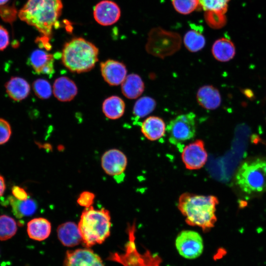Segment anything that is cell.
Returning a JSON list of instances; mask_svg holds the SVG:
<instances>
[{
	"instance_id": "cell-1",
	"label": "cell",
	"mask_w": 266,
	"mask_h": 266,
	"mask_svg": "<svg viewBox=\"0 0 266 266\" xmlns=\"http://www.w3.org/2000/svg\"><path fill=\"white\" fill-rule=\"evenodd\" d=\"M218 203V199L213 196L185 193L179 197L178 207L185 216L187 224L208 231L217 221L215 211Z\"/></svg>"
},
{
	"instance_id": "cell-2",
	"label": "cell",
	"mask_w": 266,
	"mask_h": 266,
	"mask_svg": "<svg viewBox=\"0 0 266 266\" xmlns=\"http://www.w3.org/2000/svg\"><path fill=\"white\" fill-rule=\"evenodd\" d=\"M63 9L62 0H28L18 13L20 19L50 39Z\"/></svg>"
},
{
	"instance_id": "cell-3",
	"label": "cell",
	"mask_w": 266,
	"mask_h": 266,
	"mask_svg": "<svg viewBox=\"0 0 266 266\" xmlns=\"http://www.w3.org/2000/svg\"><path fill=\"white\" fill-rule=\"evenodd\" d=\"M99 49L82 37L72 38L66 43L61 54L63 64L68 70L78 73L91 70L98 61Z\"/></svg>"
},
{
	"instance_id": "cell-4",
	"label": "cell",
	"mask_w": 266,
	"mask_h": 266,
	"mask_svg": "<svg viewBox=\"0 0 266 266\" xmlns=\"http://www.w3.org/2000/svg\"><path fill=\"white\" fill-rule=\"evenodd\" d=\"M110 213L104 208H85L78 225L83 244L89 248L103 243L110 235Z\"/></svg>"
},
{
	"instance_id": "cell-5",
	"label": "cell",
	"mask_w": 266,
	"mask_h": 266,
	"mask_svg": "<svg viewBox=\"0 0 266 266\" xmlns=\"http://www.w3.org/2000/svg\"><path fill=\"white\" fill-rule=\"evenodd\" d=\"M235 183L248 194L266 191V159L257 158L243 162L235 175Z\"/></svg>"
},
{
	"instance_id": "cell-6",
	"label": "cell",
	"mask_w": 266,
	"mask_h": 266,
	"mask_svg": "<svg viewBox=\"0 0 266 266\" xmlns=\"http://www.w3.org/2000/svg\"><path fill=\"white\" fill-rule=\"evenodd\" d=\"M181 45V38L178 33L158 27L149 32L145 47L149 54L164 58L177 52Z\"/></svg>"
},
{
	"instance_id": "cell-7",
	"label": "cell",
	"mask_w": 266,
	"mask_h": 266,
	"mask_svg": "<svg viewBox=\"0 0 266 266\" xmlns=\"http://www.w3.org/2000/svg\"><path fill=\"white\" fill-rule=\"evenodd\" d=\"M196 115L192 112L178 115L166 127L170 143L182 151L181 145L194 137L196 133Z\"/></svg>"
},
{
	"instance_id": "cell-8",
	"label": "cell",
	"mask_w": 266,
	"mask_h": 266,
	"mask_svg": "<svg viewBox=\"0 0 266 266\" xmlns=\"http://www.w3.org/2000/svg\"><path fill=\"white\" fill-rule=\"evenodd\" d=\"M175 247L180 256L187 259L200 257L203 250V241L197 232L191 230L181 231L175 239Z\"/></svg>"
},
{
	"instance_id": "cell-9",
	"label": "cell",
	"mask_w": 266,
	"mask_h": 266,
	"mask_svg": "<svg viewBox=\"0 0 266 266\" xmlns=\"http://www.w3.org/2000/svg\"><path fill=\"white\" fill-rule=\"evenodd\" d=\"M101 164L104 171L107 174L113 176L117 181L123 180L127 158L122 151L116 149L106 151L101 157Z\"/></svg>"
},
{
	"instance_id": "cell-10",
	"label": "cell",
	"mask_w": 266,
	"mask_h": 266,
	"mask_svg": "<svg viewBox=\"0 0 266 266\" xmlns=\"http://www.w3.org/2000/svg\"><path fill=\"white\" fill-rule=\"evenodd\" d=\"M204 146L202 140L197 139L183 148L181 158L186 168L194 170L203 166L207 160Z\"/></svg>"
},
{
	"instance_id": "cell-11",
	"label": "cell",
	"mask_w": 266,
	"mask_h": 266,
	"mask_svg": "<svg viewBox=\"0 0 266 266\" xmlns=\"http://www.w3.org/2000/svg\"><path fill=\"white\" fill-rule=\"evenodd\" d=\"M65 266H104L100 257L89 248L66 251Z\"/></svg>"
},
{
	"instance_id": "cell-12",
	"label": "cell",
	"mask_w": 266,
	"mask_h": 266,
	"mask_svg": "<svg viewBox=\"0 0 266 266\" xmlns=\"http://www.w3.org/2000/svg\"><path fill=\"white\" fill-rule=\"evenodd\" d=\"M93 15L96 21L99 24L110 26L118 21L121 16V10L115 2L103 0L96 5Z\"/></svg>"
},
{
	"instance_id": "cell-13",
	"label": "cell",
	"mask_w": 266,
	"mask_h": 266,
	"mask_svg": "<svg viewBox=\"0 0 266 266\" xmlns=\"http://www.w3.org/2000/svg\"><path fill=\"white\" fill-rule=\"evenodd\" d=\"M100 67L103 78L110 86L122 84L127 76L126 66L121 62L109 59L101 62Z\"/></svg>"
},
{
	"instance_id": "cell-14",
	"label": "cell",
	"mask_w": 266,
	"mask_h": 266,
	"mask_svg": "<svg viewBox=\"0 0 266 266\" xmlns=\"http://www.w3.org/2000/svg\"><path fill=\"white\" fill-rule=\"evenodd\" d=\"M28 63L38 74L52 76L55 72L53 55L42 49H36L30 55Z\"/></svg>"
},
{
	"instance_id": "cell-15",
	"label": "cell",
	"mask_w": 266,
	"mask_h": 266,
	"mask_svg": "<svg viewBox=\"0 0 266 266\" xmlns=\"http://www.w3.org/2000/svg\"><path fill=\"white\" fill-rule=\"evenodd\" d=\"M53 92L57 100L65 102L73 100L77 94L78 89L73 80L66 76H61L55 80Z\"/></svg>"
},
{
	"instance_id": "cell-16",
	"label": "cell",
	"mask_w": 266,
	"mask_h": 266,
	"mask_svg": "<svg viewBox=\"0 0 266 266\" xmlns=\"http://www.w3.org/2000/svg\"><path fill=\"white\" fill-rule=\"evenodd\" d=\"M197 100L199 105L208 110L218 108L221 103V97L219 90L212 85H204L197 93Z\"/></svg>"
},
{
	"instance_id": "cell-17",
	"label": "cell",
	"mask_w": 266,
	"mask_h": 266,
	"mask_svg": "<svg viewBox=\"0 0 266 266\" xmlns=\"http://www.w3.org/2000/svg\"><path fill=\"white\" fill-rule=\"evenodd\" d=\"M58 239L64 246L73 247L82 242L78 225L67 222L59 225L57 230Z\"/></svg>"
},
{
	"instance_id": "cell-18",
	"label": "cell",
	"mask_w": 266,
	"mask_h": 266,
	"mask_svg": "<svg viewBox=\"0 0 266 266\" xmlns=\"http://www.w3.org/2000/svg\"><path fill=\"white\" fill-rule=\"evenodd\" d=\"M166 126L164 121L160 117L151 116L142 123L141 131L149 140L155 141L162 138L165 134Z\"/></svg>"
},
{
	"instance_id": "cell-19",
	"label": "cell",
	"mask_w": 266,
	"mask_h": 266,
	"mask_svg": "<svg viewBox=\"0 0 266 266\" xmlns=\"http://www.w3.org/2000/svg\"><path fill=\"white\" fill-rule=\"evenodd\" d=\"M6 93L9 97L16 101L25 99L30 92V85L23 78L12 77L5 84Z\"/></svg>"
},
{
	"instance_id": "cell-20",
	"label": "cell",
	"mask_w": 266,
	"mask_h": 266,
	"mask_svg": "<svg viewBox=\"0 0 266 266\" xmlns=\"http://www.w3.org/2000/svg\"><path fill=\"white\" fill-rule=\"evenodd\" d=\"M51 230L50 222L43 218L32 219L27 224V233L33 240L42 241L49 236Z\"/></svg>"
},
{
	"instance_id": "cell-21",
	"label": "cell",
	"mask_w": 266,
	"mask_h": 266,
	"mask_svg": "<svg viewBox=\"0 0 266 266\" xmlns=\"http://www.w3.org/2000/svg\"><path fill=\"white\" fill-rule=\"evenodd\" d=\"M144 83L142 78L135 73L127 75L121 84L122 92L129 99L138 98L144 92Z\"/></svg>"
},
{
	"instance_id": "cell-22",
	"label": "cell",
	"mask_w": 266,
	"mask_h": 266,
	"mask_svg": "<svg viewBox=\"0 0 266 266\" xmlns=\"http://www.w3.org/2000/svg\"><path fill=\"white\" fill-rule=\"evenodd\" d=\"M211 52L216 60L226 62L233 58L235 54V48L231 40L227 38H221L215 41Z\"/></svg>"
},
{
	"instance_id": "cell-23",
	"label": "cell",
	"mask_w": 266,
	"mask_h": 266,
	"mask_svg": "<svg viewBox=\"0 0 266 266\" xmlns=\"http://www.w3.org/2000/svg\"><path fill=\"white\" fill-rule=\"evenodd\" d=\"M8 200L13 213L18 218L32 215L37 208L36 202L29 197L26 200H21L10 196Z\"/></svg>"
},
{
	"instance_id": "cell-24",
	"label": "cell",
	"mask_w": 266,
	"mask_h": 266,
	"mask_svg": "<svg viewBox=\"0 0 266 266\" xmlns=\"http://www.w3.org/2000/svg\"><path fill=\"white\" fill-rule=\"evenodd\" d=\"M102 110L107 118L112 120L117 119L123 115L125 110V103L119 97L112 96L103 101Z\"/></svg>"
},
{
	"instance_id": "cell-25",
	"label": "cell",
	"mask_w": 266,
	"mask_h": 266,
	"mask_svg": "<svg viewBox=\"0 0 266 266\" xmlns=\"http://www.w3.org/2000/svg\"><path fill=\"white\" fill-rule=\"evenodd\" d=\"M183 42L188 51L191 52H197L204 47L205 39L200 32L194 30H190L186 33Z\"/></svg>"
},
{
	"instance_id": "cell-26",
	"label": "cell",
	"mask_w": 266,
	"mask_h": 266,
	"mask_svg": "<svg viewBox=\"0 0 266 266\" xmlns=\"http://www.w3.org/2000/svg\"><path fill=\"white\" fill-rule=\"evenodd\" d=\"M156 106L155 100L148 96L138 99L134 104L133 113L137 118H141L150 114Z\"/></svg>"
},
{
	"instance_id": "cell-27",
	"label": "cell",
	"mask_w": 266,
	"mask_h": 266,
	"mask_svg": "<svg viewBox=\"0 0 266 266\" xmlns=\"http://www.w3.org/2000/svg\"><path fill=\"white\" fill-rule=\"evenodd\" d=\"M17 230V223L13 218L6 215L0 216V240L11 238L16 234Z\"/></svg>"
},
{
	"instance_id": "cell-28",
	"label": "cell",
	"mask_w": 266,
	"mask_h": 266,
	"mask_svg": "<svg viewBox=\"0 0 266 266\" xmlns=\"http://www.w3.org/2000/svg\"><path fill=\"white\" fill-rule=\"evenodd\" d=\"M230 0H199L200 7L205 11H210L225 14Z\"/></svg>"
},
{
	"instance_id": "cell-29",
	"label": "cell",
	"mask_w": 266,
	"mask_h": 266,
	"mask_svg": "<svg viewBox=\"0 0 266 266\" xmlns=\"http://www.w3.org/2000/svg\"><path fill=\"white\" fill-rule=\"evenodd\" d=\"M33 89L35 95L39 99H49L52 95V88L49 82L44 79H37L33 83Z\"/></svg>"
},
{
	"instance_id": "cell-30",
	"label": "cell",
	"mask_w": 266,
	"mask_h": 266,
	"mask_svg": "<svg viewBox=\"0 0 266 266\" xmlns=\"http://www.w3.org/2000/svg\"><path fill=\"white\" fill-rule=\"evenodd\" d=\"M172 3L177 12L185 15L200 7L199 0H172Z\"/></svg>"
},
{
	"instance_id": "cell-31",
	"label": "cell",
	"mask_w": 266,
	"mask_h": 266,
	"mask_svg": "<svg viewBox=\"0 0 266 266\" xmlns=\"http://www.w3.org/2000/svg\"><path fill=\"white\" fill-rule=\"evenodd\" d=\"M204 18L207 24L213 28H221L226 23L225 15L215 12L205 11Z\"/></svg>"
},
{
	"instance_id": "cell-32",
	"label": "cell",
	"mask_w": 266,
	"mask_h": 266,
	"mask_svg": "<svg viewBox=\"0 0 266 266\" xmlns=\"http://www.w3.org/2000/svg\"><path fill=\"white\" fill-rule=\"evenodd\" d=\"M12 133L10 124L6 120L0 118V145L7 142Z\"/></svg>"
},
{
	"instance_id": "cell-33",
	"label": "cell",
	"mask_w": 266,
	"mask_h": 266,
	"mask_svg": "<svg viewBox=\"0 0 266 266\" xmlns=\"http://www.w3.org/2000/svg\"><path fill=\"white\" fill-rule=\"evenodd\" d=\"M16 10L13 6H0V15L6 22H13L16 18Z\"/></svg>"
},
{
	"instance_id": "cell-34",
	"label": "cell",
	"mask_w": 266,
	"mask_h": 266,
	"mask_svg": "<svg viewBox=\"0 0 266 266\" xmlns=\"http://www.w3.org/2000/svg\"><path fill=\"white\" fill-rule=\"evenodd\" d=\"M95 197V196L93 193L85 191L80 194L77 202L81 206L89 207L92 206Z\"/></svg>"
},
{
	"instance_id": "cell-35",
	"label": "cell",
	"mask_w": 266,
	"mask_h": 266,
	"mask_svg": "<svg viewBox=\"0 0 266 266\" xmlns=\"http://www.w3.org/2000/svg\"><path fill=\"white\" fill-rule=\"evenodd\" d=\"M9 43V33L4 27L0 25V51L4 50Z\"/></svg>"
},
{
	"instance_id": "cell-36",
	"label": "cell",
	"mask_w": 266,
	"mask_h": 266,
	"mask_svg": "<svg viewBox=\"0 0 266 266\" xmlns=\"http://www.w3.org/2000/svg\"><path fill=\"white\" fill-rule=\"evenodd\" d=\"M12 193L13 196L19 200H26L29 198L26 191L23 188L18 186L12 187Z\"/></svg>"
},
{
	"instance_id": "cell-37",
	"label": "cell",
	"mask_w": 266,
	"mask_h": 266,
	"mask_svg": "<svg viewBox=\"0 0 266 266\" xmlns=\"http://www.w3.org/2000/svg\"><path fill=\"white\" fill-rule=\"evenodd\" d=\"M5 183L3 177L0 174V197H1L5 190Z\"/></svg>"
},
{
	"instance_id": "cell-38",
	"label": "cell",
	"mask_w": 266,
	"mask_h": 266,
	"mask_svg": "<svg viewBox=\"0 0 266 266\" xmlns=\"http://www.w3.org/2000/svg\"><path fill=\"white\" fill-rule=\"evenodd\" d=\"M9 0H0V6L5 4Z\"/></svg>"
}]
</instances>
